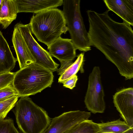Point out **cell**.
I'll list each match as a JSON object with an SVG mask.
<instances>
[{
    "instance_id": "1",
    "label": "cell",
    "mask_w": 133,
    "mask_h": 133,
    "mask_svg": "<svg viewBox=\"0 0 133 133\" xmlns=\"http://www.w3.org/2000/svg\"><path fill=\"white\" fill-rule=\"evenodd\" d=\"M109 11H87L90 45L102 53L126 79H130L133 77V31L129 24L112 19Z\"/></svg>"
},
{
    "instance_id": "2",
    "label": "cell",
    "mask_w": 133,
    "mask_h": 133,
    "mask_svg": "<svg viewBox=\"0 0 133 133\" xmlns=\"http://www.w3.org/2000/svg\"><path fill=\"white\" fill-rule=\"evenodd\" d=\"M28 24L38 40L48 46L68 31L62 11L57 8L33 15Z\"/></svg>"
},
{
    "instance_id": "3",
    "label": "cell",
    "mask_w": 133,
    "mask_h": 133,
    "mask_svg": "<svg viewBox=\"0 0 133 133\" xmlns=\"http://www.w3.org/2000/svg\"><path fill=\"white\" fill-rule=\"evenodd\" d=\"M53 72L35 63L15 72L12 85L19 97L29 96L51 87Z\"/></svg>"
},
{
    "instance_id": "4",
    "label": "cell",
    "mask_w": 133,
    "mask_h": 133,
    "mask_svg": "<svg viewBox=\"0 0 133 133\" xmlns=\"http://www.w3.org/2000/svg\"><path fill=\"white\" fill-rule=\"evenodd\" d=\"M14 107L16 122L23 133H42L50 123L46 112L29 96L21 97Z\"/></svg>"
},
{
    "instance_id": "5",
    "label": "cell",
    "mask_w": 133,
    "mask_h": 133,
    "mask_svg": "<svg viewBox=\"0 0 133 133\" xmlns=\"http://www.w3.org/2000/svg\"><path fill=\"white\" fill-rule=\"evenodd\" d=\"M80 0H63L62 12L71 39L76 50L86 52L91 50L87 31L81 15Z\"/></svg>"
},
{
    "instance_id": "6",
    "label": "cell",
    "mask_w": 133,
    "mask_h": 133,
    "mask_svg": "<svg viewBox=\"0 0 133 133\" xmlns=\"http://www.w3.org/2000/svg\"><path fill=\"white\" fill-rule=\"evenodd\" d=\"M104 92L101 72L98 66H95L90 74L84 102L88 110L93 114L103 113L106 107Z\"/></svg>"
},
{
    "instance_id": "7",
    "label": "cell",
    "mask_w": 133,
    "mask_h": 133,
    "mask_svg": "<svg viewBox=\"0 0 133 133\" xmlns=\"http://www.w3.org/2000/svg\"><path fill=\"white\" fill-rule=\"evenodd\" d=\"M16 24L35 60V63L52 72L57 71L59 64L54 61L49 52L42 47L34 38L29 24L19 23Z\"/></svg>"
},
{
    "instance_id": "8",
    "label": "cell",
    "mask_w": 133,
    "mask_h": 133,
    "mask_svg": "<svg viewBox=\"0 0 133 133\" xmlns=\"http://www.w3.org/2000/svg\"><path fill=\"white\" fill-rule=\"evenodd\" d=\"M48 49L51 57L57 58L61 63L57 71L58 75H61L73 63L76 57V49L71 39L60 37L48 46Z\"/></svg>"
},
{
    "instance_id": "9",
    "label": "cell",
    "mask_w": 133,
    "mask_h": 133,
    "mask_svg": "<svg viewBox=\"0 0 133 133\" xmlns=\"http://www.w3.org/2000/svg\"><path fill=\"white\" fill-rule=\"evenodd\" d=\"M91 116V113L79 110L64 112L51 120L49 127L42 133H64Z\"/></svg>"
},
{
    "instance_id": "10",
    "label": "cell",
    "mask_w": 133,
    "mask_h": 133,
    "mask_svg": "<svg viewBox=\"0 0 133 133\" xmlns=\"http://www.w3.org/2000/svg\"><path fill=\"white\" fill-rule=\"evenodd\" d=\"M114 106L124 121L130 127H133V88L122 89L113 96Z\"/></svg>"
},
{
    "instance_id": "11",
    "label": "cell",
    "mask_w": 133,
    "mask_h": 133,
    "mask_svg": "<svg viewBox=\"0 0 133 133\" xmlns=\"http://www.w3.org/2000/svg\"><path fill=\"white\" fill-rule=\"evenodd\" d=\"M12 41L20 69L35 63V60L16 24L14 28Z\"/></svg>"
},
{
    "instance_id": "12",
    "label": "cell",
    "mask_w": 133,
    "mask_h": 133,
    "mask_svg": "<svg viewBox=\"0 0 133 133\" xmlns=\"http://www.w3.org/2000/svg\"><path fill=\"white\" fill-rule=\"evenodd\" d=\"M18 13L37 14L50 9L56 8L63 4V0H16Z\"/></svg>"
},
{
    "instance_id": "13",
    "label": "cell",
    "mask_w": 133,
    "mask_h": 133,
    "mask_svg": "<svg viewBox=\"0 0 133 133\" xmlns=\"http://www.w3.org/2000/svg\"><path fill=\"white\" fill-rule=\"evenodd\" d=\"M108 10L120 17L124 21L133 26V0H104Z\"/></svg>"
},
{
    "instance_id": "14",
    "label": "cell",
    "mask_w": 133,
    "mask_h": 133,
    "mask_svg": "<svg viewBox=\"0 0 133 133\" xmlns=\"http://www.w3.org/2000/svg\"><path fill=\"white\" fill-rule=\"evenodd\" d=\"M17 61L11 50L6 40L0 31V74L10 72Z\"/></svg>"
},
{
    "instance_id": "15",
    "label": "cell",
    "mask_w": 133,
    "mask_h": 133,
    "mask_svg": "<svg viewBox=\"0 0 133 133\" xmlns=\"http://www.w3.org/2000/svg\"><path fill=\"white\" fill-rule=\"evenodd\" d=\"M18 13L16 0H3L0 12V24L5 29L15 20Z\"/></svg>"
},
{
    "instance_id": "16",
    "label": "cell",
    "mask_w": 133,
    "mask_h": 133,
    "mask_svg": "<svg viewBox=\"0 0 133 133\" xmlns=\"http://www.w3.org/2000/svg\"><path fill=\"white\" fill-rule=\"evenodd\" d=\"M99 132H111L114 133H122L130 128L129 125L120 118L115 121L98 123Z\"/></svg>"
},
{
    "instance_id": "17",
    "label": "cell",
    "mask_w": 133,
    "mask_h": 133,
    "mask_svg": "<svg viewBox=\"0 0 133 133\" xmlns=\"http://www.w3.org/2000/svg\"><path fill=\"white\" fill-rule=\"evenodd\" d=\"M84 53H81L77 56L76 61L66 69L60 75L58 83H63L72 77L76 75L81 70L84 62Z\"/></svg>"
},
{
    "instance_id": "18",
    "label": "cell",
    "mask_w": 133,
    "mask_h": 133,
    "mask_svg": "<svg viewBox=\"0 0 133 133\" xmlns=\"http://www.w3.org/2000/svg\"><path fill=\"white\" fill-rule=\"evenodd\" d=\"M100 131L98 123L88 119L77 124L64 133H99Z\"/></svg>"
},
{
    "instance_id": "19",
    "label": "cell",
    "mask_w": 133,
    "mask_h": 133,
    "mask_svg": "<svg viewBox=\"0 0 133 133\" xmlns=\"http://www.w3.org/2000/svg\"><path fill=\"white\" fill-rule=\"evenodd\" d=\"M19 97L17 95L0 102V119H4L9 112L14 107Z\"/></svg>"
},
{
    "instance_id": "20",
    "label": "cell",
    "mask_w": 133,
    "mask_h": 133,
    "mask_svg": "<svg viewBox=\"0 0 133 133\" xmlns=\"http://www.w3.org/2000/svg\"><path fill=\"white\" fill-rule=\"evenodd\" d=\"M0 133H20L10 118L0 119Z\"/></svg>"
},
{
    "instance_id": "21",
    "label": "cell",
    "mask_w": 133,
    "mask_h": 133,
    "mask_svg": "<svg viewBox=\"0 0 133 133\" xmlns=\"http://www.w3.org/2000/svg\"><path fill=\"white\" fill-rule=\"evenodd\" d=\"M18 94L12 84L0 89V102H2Z\"/></svg>"
},
{
    "instance_id": "22",
    "label": "cell",
    "mask_w": 133,
    "mask_h": 133,
    "mask_svg": "<svg viewBox=\"0 0 133 133\" xmlns=\"http://www.w3.org/2000/svg\"><path fill=\"white\" fill-rule=\"evenodd\" d=\"M15 74L10 72L0 74V89L12 84Z\"/></svg>"
},
{
    "instance_id": "23",
    "label": "cell",
    "mask_w": 133,
    "mask_h": 133,
    "mask_svg": "<svg viewBox=\"0 0 133 133\" xmlns=\"http://www.w3.org/2000/svg\"><path fill=\"white\" fill-rule=\"evenodd\" d=\"M78 79L77 76L74 75L64 82L63 83V85L65 88L72 89L76 86Z\"/></svg>"
},
{
    "instance_id": "24",
    "label": "cell",
    "mask_w": 133,
    "mask_h": 133,
    "mask_svg": "<svg viewBox=\"0 0 133 133\" xmlns=\"http://www.w3.org/2000/svg\"><path fill=\"white\" fill-rule=\"evenodd\" d=\"M122 133H133V127L130 128Z\"/></svg>"
},
{
    "instance_id": "25",
    "label": "cell",
    "mask_w": 133,
    "mask_h": 133,
    "mask_svg": "<svg viewBox=\"0 0 133 133\" xmlns=\"http://www.w3.org/2000/svg\"><path fill=\"white\" fill-rule=\"evenodd\" d=\"M3 1V0H0V12L1 11V9L2 3Z\"/></svg>"
},
{
    "instance_id": "26",
    "label": "cell",
    "mask_w": 133,
    "mask_h": 133,
    "mask_svg": "<svg viewBox=\"0 0 133 133\" xmlns=\"http://www.w3.org/2000/svg\"><path fill=\"white\" fill-rule=\"evenodd\" d=\"M99 133H114L112 132H99Z\"/></svg>"
}]
</instances>
